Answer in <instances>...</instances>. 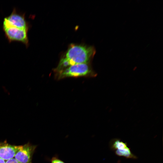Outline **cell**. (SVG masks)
<instances>
[{
  "instance_id": "obj_1",
  "label": "cell",
  "mask_w": 163,
  "mask_h": 163,
  "mask_svg": "<svg viewBox=\"0 0 163 163\" xmlns=\"http://www.w3.org/2000/svg\"><path fill=\"white\" fill-rule=\"evenodd\" d=\"M94 51L91 47L73 45L68 50L66 57L72 65L87 63L94 55Z\"/></svg>"
},
{
  "instance_id": "obj_2",
  "label": "cell",
  "mask_w": 163,
  "mask_h": 163,
  "mask_svg": "<svg viewBox=\"0 0 163 163\" xmlns=\"http://www.w3.org/2000/svg\"><path fill=\"white\" fill-rule=\"evenodd\" d=\"M93 72L87 63L72 65L58 73V79L69 77H78L93 75Z\"/></svg>"
},
{
  "instance_id": "obj_3",
  "label": "cell",
  "mask_w": 163,
  "mask_h": 163,
  "mask_svg": "<svg viewBox=\"0 0 163 163\" xmlns=\"http://www.w3.org/2000/svg\"><path fill=\"white\" fill-rule=\"evenodd\" d=\"M8 27L28 30L30 27L24 14L18 12L16 9H14L10 14L4 18L3 27Z\"/></svg>"
},
{
  "instance_id": "obj_4",
  "label": "cell",
  "mask_w": 163,
  "mask_h": 163,
  "mask_svg": "<svg viewBox=\"0 0 163 163\" xmlns=\"http://www.w3.org/2000/svg\"><path fill=\"white\" fill-rule=\"evenodd\" d=\"M6 38L10 42L18 41L28 46V30L21 29L12 27H3Z\"/></svg>"
},
{
  "instance_id": "obj_5",
  "label": "cell",
  "mask_w": 163,
  "mask_h": 163,
  "mask_svg": "<svg viewBox=\"0 0 163 163\" xmlns=\"http://www.w3.org/2000/svg\"><path fill=\"white\" fill-rule=\"evenodd\" d=\"M110 149L114 151L117 156H122L127 158L136 159L137 157L133 154L128 146L126 142H125L117 138L111 139L110 142Z\"/></svg>"
},
{
  "instance_id": "obj_6",
  "label": "cell",
  "mask_w": 163,
  "mask_h": 163,
  "mask_svg": "<svg viewBox=\"0 0 163 163\" xmlns=\"http://www.w3.org/2000/svg\"><path fill=\"white\" fill-rule=\"evenodd\" d=\"M36 147L37 145L29 142L21 145L14 158L20 163H32V156Z\"/></svg>"
},
{
  "instance_id": "obj_7",
  "label": "cell",
  "mask_w": 163,
  "mask_h": 163,
  "mask_svg": "<svg viewBox=\"0 0 163 163\" xmlns=\"http://www.w3.org/2000/svg\"><path fill=\"white\" fill-rule=\"evenodd\" d=\"M21 145H12L6 140L0 143V158L7 160L14 158Z\"/></svg>"
},
{
  "instance_id": "obj_8",
  "label": "cell",
  "mask_w": 163,
  "mask_h": 163,
  "mask_svg": "<svg viewBox=\"0 0 163 163\" xmlns=\"http://www.w3.org/2000/svg\"><path fill=\"white\" fill-rule=\"evenodd\" d=\"M72 65V64L69 60L66 57L62 58L60 60L55 71L58 73Z\"/></svg>"
},
{
  "instance_id": "obj_9",
  "label": "cell",
  "mask_w": 163,
  "mask_h": 163,
  "mask_svg": "<svg viewBox=\"0 0 163 163\" xmlns=\"http://www.w3.org/2000/svg\"><path fill=\"white\" fill-rule=\"evenodd\" d=\"M51 163H65L57 156L53 157L50 160Z\"/></svg>"
},
{
  "instance_id": "obj_10",
  "label": "cell",
  "mask_w": 163,
  "mask_h": 163,
  "mask_svg": "<svg viewBox=\"0 0 163 163\" xmlns=\"http://www.w3.org/2000/svg\"><path fill=\"white\" fill-rule=\"evenodd\" d=\"M5 163H20L14 158L5 161Z\"/></svg>"
},
{
  "instance_id": "obj_11",
  "label": "cell",
  "mask_w": 163,
  "mask_h": 163,
  "mask_svg": "<svg viewBox=\"0 0 163 163\" xmlns=\"http://www.w3.org/2000/svg\"><path fill=\"white\" fill-rule=\"evenodd\" d=\"M5 160L0 158V163H5Z\"/></svg>"
}]
</instances>
